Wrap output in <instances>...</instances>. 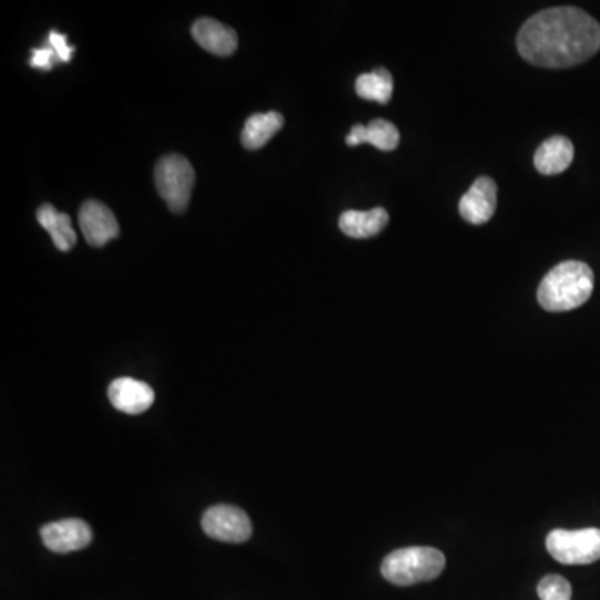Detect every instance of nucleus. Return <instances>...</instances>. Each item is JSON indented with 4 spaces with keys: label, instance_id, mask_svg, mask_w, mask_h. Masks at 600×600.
Wrapping results in <instances>:
<instances>
[{
    "label": "nucleus",
    "instance_id": "16",
    "mask_svg": "<svg viewBox=\"0 0 600 600\" xmlns=\"http://www.w3.org/2000/svg\"><path fill=\"white\" fill-rule=\"evenodd\" d=\"M38 220L54 240L55 247L61 252H69L77 242V234L72 229L71 217L69 214L59 213L51 204H44L39 207Z\"/></svg>",
    "mask_w": 600,
    "mask_h": 600
},
{
    "label": "nucleus",
    "instance_id": "3",
    "mask_svg": "<svg viewBox=\"0 0 600 600\" xmlns=\"http://www.w3.org/2000/svg\"><path fill=\"white\" fill-rule=\"evenodd\" d=\"M445 569V556L434 547H405L382 562L381 572L394 586H415L437 579Z\"/></svg>",
    "mask_w": 600,
    "mask_h": 600
},
{
    "label": "nucleus",
    "instance_id": "17",
    "mask_svg": "<svg viewBox=\"0 0 600 600\" xmlns=\"http://www.w3.org/2000/svg\"><path fill=\"white\" fill-rule=\"evenodd\" d=\"M355 92L359 97L365 101L379 102V104H387L394 92V79L387 69L379 68L368 74L359 75L355 82Z\"/></svg>",
    "mask_w": 600,
    "mask_h": 600
},
{
    "label": "nucleus",
    "instance_id": "13",
    "mask_svg": "<svg viewBox=\"0 0 600 600\" xmlns=\"http://www.w3.org/2000/svg\"><path fill=\"white\" fill-rule=\"evenodd\" d=\"M399 141H401V134H399L397 127L392 122L384 121V118H375L369 125H354L351 128V134L345 137V142L351 147L371 144L379 151H384V153L395 151L399 147Z\"/></svg>",
    "mask_w": 600,
    "mask_h": 600
},
{
    "label": "nucleus",
    "instance_id": "5",
    "mask_svg": "<svg viewBox=\"0 0 600 600\" xmlns=\"http://www.w3.org/2000/svg\"><path fill=\"white\" fill-rule=\"evenodd\" d=\"M547 552L566 566H587L600 560V529H556L547 536Z\"/></svg>",
    "mask_w": 600,
    "mask_h": 600
},
{
    "label": "nucleus",
    "instance_id": "8",
    "mask_svg": "<svg viewBox=\"0 0 600 600\" xmlns=\"http://www.w3.org/2000/svg\"><path fill=\"white\" fill-rule=\"evenodd\" d=\"M41 537L52 552L68 554L85 549L91 544L92 530L82 519H64L42 527Z\"/></svg>",
    "mask_w": 600,
    "mask_h": 600
},
{
    "label": "nucleus",
    "instance_id": "19",
    "mask_svg": "<svg viewBox=\"0 0 600 600\" xmlns=\"http://www.w3.org/2000/svg\"><path fill=\"white\" fill-rule=\"evenodd\" d=\"M61 61L58 52L51 44L44 45L42 49H34L32 51L31 65L35 69H42V71H51L54 68L55 62Z\"/></svg>",
    "mask_w": 600,
    "mask_h": 600
},
{
    "label": "nucleus",
    "instance_id": "11",
    "mask_svg": "<svg viewBox=\"0 0 600 600\" xmlns=\"http://www.w3.org/2000/svg\"><path fill=\"white\" fill-rule=\"evenodd\" d=\"M193 38L204 51L210 52L214 55H220V58L234 54L237 44H239L234 29L227 28V25L220 24L219 21H214V19L209 18H203L194 22Z\"/></svg>",
    "mask_w": 600,
    "mask_h": 600
},
{
    "label": "nucleus",
    "instance_id": "12",
    "mask_svg": "<svg viewBox=\"0 0 600 600\" xmlns=\"http://www.w3.org/2000/svg\"><path fill=\"white\" fill-rule=\"evenodd\" d=\"M572 161V142L567 137H562V135L547 138L546 142L540 144V147L537 148L536 156H534L536 169L539 170L540 174H544V176H557V174H562L563 170L569 169Z\"/></svg>",
    "mask_w": 600,
    "mask_h": 600
},
{
    "label": "nucleus",
    "instance_id": "9",
    "mask_svg": "<svg viewBox=\"0 0 600 600\" xmlns=\"http://www.w3.org/2000/svg\"><path fill=\"white\" fill-rule=\"evenodd\" d=\"M497 207V186L490 177H479L459 203V213L467 223H489Z\"/></svg>",
    "mask_w": 600,
    "mask_h": 600
},
{
    "label": "nucleus",
    "instance_id": "7",
    "mask_svg": "<svg viewBox=\"0 0 600 600\" xmlns=\"http://www.w3.org/2000/svg\"><path fill=\"white\" fill-rule=\"evenodd\" d=\"M79 224L89 246L104 247L121 232L114 213L99 200H87L79 210Z\"/></svg>",
    "mask_w": 600,
    "mask_h": 600
},
{
    "label": "nucleus",
    "instance_id": "15",
    "mask_svg": "<svg viewBox=\"0 0 600 600\" xmlns=\"http://www.w3.org/2000/svg\"><path fill=\"white\" fill-rule=\"evenodd\" d=\"M283 127V117L279 112H266V114L250 115L242 128L244 147L247 151H259L262 148L280 128Z\"/></svg>",
    "mask_w": 600,
    "mask_h": 600
},
{
    "label": "nucleus",
    "instance_id": "20",
    "mask_svg": "<svg viewBox=\"0 0 600 600\" xmlns=\"http://www.w3.org/2000/svg\"><path fill=\"white\" fill-rule=\"evenodd\" d=\"M49 44L55 49V52H58L59 59H61L62 62L71 61L72 54H74V48H71V45L68 44L65 34L52 31L51 35H49Z\"/></svg>",
    "mask_w": 600,
    "mask_h": 600
},
{
    "label": "nucleus",
    "instance_id": "1",
    "mask_svg": "<svg viewBox=\"0 0 600 600\" xmlns=\"http://www.w3.org/2000/svg\"><path fill=\"white\" fill-rule=\"evenodd\" d=\"M517 48L539 68H573L599 52L600 24L577 8L547 9L523 25Z\"/></svg>",
    "mask_w": 600,
    "mask_h": 600
},
{
    "label": "nucleus",
    "instance_id": "10",
    "mask_svg": "<svg viewBox=\"0 0 600 600\" xmlns=\"http://www.w3.org/2000/svg\"><path fill=\"white\" fill-rule=\"evenodd\" d=\"M108 401L117 411L137 415L153 407L156 394L145 382L121 377L108 385Z\"/></svg>",
    "mask_w": 600,
    "mask_h": 600
},
{
    "label": "nucleus",
    "instance_id": "6",
    "mask_svg": "<svg viewBox=\"0 0 600 600\" xmlns=\"http://www.w3.org/2000/svg\"><path fill=\"white\" fill-rule=\"evenodd\" d=\"M203 529L210 539L220 542L242 544L252 536V523L239 507L214 506L204 514Z\"/></svg>",
    "mask_w": 600,
    "mask_h": 600
},
{
    "label": "nucleus",
    "instance_id": "14",
    "mask_svg": "<svg viewBox=\"0 0 600 600\" xmlns=\"http://www.w3.org/2000/svg\"><path fill=\"white\" fill-rule=\"evenodd\" d=\"M389 224V214L384 207L361 213V210H348L339 219V227L345 236L352 239H368L377 236Z\"/></svg>",
    "mask_w": 600,
    "mask_h": 600
},
{
    "label": "nucleus",
    "instance_id": "2",
    "mask_svg": "<svg viewBox=\"0 0 600 600\" xmlns=\"http://www.w3.org/2000/svg\"><path fill=\"white\" fill-rule=\"evenodd\" d=\"M592 292V269L579 260H567L544 277L537 300L547 312H567L586 304Z\"/></svg>",
    "mask_w": 600,
    "mask_h": 600
},
{
    "label": "nucleus",
    "instance_id": "18",
    "mask_svg": "<svg viewBox=\"0 0 600 600\" xmlns=\"http://www.w3.org/2000/svg\"><path fill=\"white\" fill-rule=\"evenodd\" d=\"M540 600H572V586L562 576H546L537 586Z\"/></svg>",
    "mask_w": 600,
    "mask_h": 600
},
{
    "label": "nucleus",
    "instance_id": "4",
    "mask_svg": "<svg viewBox=\"0 0 600 600\" xmlns=\"http://www.w3.org/2000/svg\"><path fill=\"white\" fill-rule=\"evenodd\" d=\"M196 173L193 164L179 154L163 157L156 166V186L173 213H184L193 196Z\"/></svg>",
    "mask_w": 600,
    "mask_h": 600
}]
</instances>
